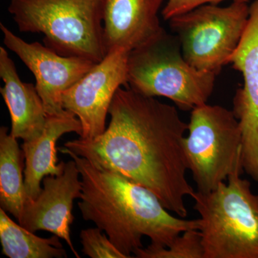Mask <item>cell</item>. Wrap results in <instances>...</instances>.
<instances>
[{
  "label": "cell",
  "instance_id": "1",
  "mask_svg": "<svg viewBox=\"0 0 258 258\" xmlns=\"http://www.w3.org/2000/svg\"><path fill=\"white\" fill-rule=\"evenodd\" d=\"M108 113L104 133L92 140L70 141L64 147L145 186L166 210L187 216L184 199L195 191L186 179L183 147L188 124L176 107L125 86L117 90Z\"/></svg>",
  "mask_w": 258,
  "mask_h": 258
},
{
  "label": "cell",
  "instance_id": "7",
  "mask_svg": "<svg viewBox=\"0 0 258 258\" xmlns=\"http://www.w3.org/2000/svg\"><path fill=\"white\" fill-rule=\"evenodd\" d=\"M249 18L247 3L205 5L169 20L184 58L198 71L218 74L229 64Z\"/></svg>",
  "mask_w": 258,
  "mask_h": 258
},
{
  "label": "cell",
  "instance_id": "16",
  "mask_svg": "<svg viewBox=\"0 0 258 258\" xmlns=\"http://www.w3.org/2000/svg\"><path fill=\"white\" fill-rule=\"evenodd\" d=\"M0 241L3 254L10 258L67 257L58 236L42 238L15 223L0 209Z\"/></svg>",
  "mask_w": 258,
  "mask_h": 258
},
{
  "label": "cell",
  "instance_id": "13",
  "mask_svg": "<svg viewBox=\"0 0 258 258\" xmlns=\"http://www.w3.org/2000/svg\"><path fill=\"white\" fill-rule=\"evenodd\" d=\"M0 77L4 87L0 92L9 109L15 139L30 142L38 138L46 124L47 114L41 97L32 83H24L5 47H0Z\"/></svg>",
  "mask_w": 258,
  "mask_h": 258
},
{
  "label": "cell",
  "instance_id": "14",
  "mask_svg": "<svg viewBox=\"0 0 258 258\" xmlns=\"http://www.w3.org/2000/svg\"><path fill=\"white\" fill-rule=\"evenodd\" d=\"M76 116L73 113L66 115H47L41 135L35 140L24 142L22 149L25 159L24 180L27 202L35 200L41 193L40 182L45 176H57L63 171L64 161L56 164V143L62 136L71 132L81 137L82 125Z\"/></svg>",
  "mask_w": 258,
  "mask_h": 258
},
{
  "label": "cell",
  "instance_id": "11",
  "mask_svg": "<svg viewBox=\"0 0 258 258\" xmlns=\"http://www.w3.org/2000/svg\"><path fill=\"white\" fill-rule=\"evenodd\" d=\"M76 161L64 163V170L57 176L42 179L41 193L27 202L19 224L30 232L47 231L66 241L76 257L80 258L71 237L74 200L81 198L82 182Z\"/></svg>",
  "mask_w": 258,
  "mask_h": 258
},
{
  "label": "cell",
  "instance_id": "18",
  "mask_svg": "<svg viewBox=\"0 0 258 258\" xmlns=\"http://www.w3.org/2000/svg\"><path fill=\"white\" fill-rule=\"evenodd\" d=\"M102 231L98 227L81 231L83 253L91 258H126Z\"/></svg>",
  "mask_w": 258,
  "mask_h": 258
},
{
  "label": "cell",
  "instance_id": "10",
  "mask_svg": "<svg viewBox=\"0 0 258 258\" xmlns=\"http://www.w3.org/2000/svg\"><path fill=\"white\" fill-rule=\"evenodd\" d=\"M229 64L242 73L244 83L233 99V111L242 131L243 171L258 181V0L249 7L247 26Z\"/></svg>",
  "mask_w": 258,
  "mask_h": 258
},
{
  "label": "cell",
  "instance_id": "6",
  "mask_svg": "<svg viewBox=\"0 0 258 258\" xmlns=\"http://www.w3.org/2000/svg\"><path fill=\"white\" fill-rule=\"evenodd\" d=\"M191 111L185 158L198 191L209 193L242 161V131L233 111L224 107L206 103Z\"/></svg>",
  "mask_w": 258,
  "mask_h": 258
},
{
  "label": "cell",
  "instance_id": "19",
  "mask_svg": "<svg viewBox=\"0 0 258 258\" xmlns=\"http://www.w3.org/2000/svg\"><path fill=\"white\" fill-rule=\"evenodd\" d=\"M225 0H168L162 10L163 18L169 20L174 17L189 13L203 5H217ZM237 3H247L250 0H232Z\"/></svg>",
  "mask_w": 258,
  "mask_h": 258
},
{
  "label": "cell",
  "instance_id": "2",
  "mask_svg": "<svg viewBox=\"0 0 258 258\" xmlns=\"http://www.w3.org/2000/svg\"><path fill=\"white\" fill-rule=\"evenodd\" d=\"M81 174L82 193L79 208L86 221L106 232L126 258L143 247L147 236L156 247H168L183 232L198 230V220H186L168 212L155 194L125 176L95 166L67 148Z\"/></svg>",
  "mask_w": 258,
  "mask_h": 258
},
{
  "label": "cell",
  "instance_id": "8",
  "mask_svg": "<svg viewBox=\"0 0 258 258\" xmlns=\"http://www.w3.org/2000/svg\"><path fill=\"white\" fill-rule=\"evenodd\" d=\"M129 51L114 48L88 74L62 94L64 110L78 116L82 125L80 138L92 140L106 131L107 115L117 90L128 86Z\"/></svg>",
  "mask_w": 258,
  "mask_h": 258
},
{
  "label": "cell",
  "instance_id": "15",
  "mask_svg": "<svg viewBox=\"0 0 258 258\" xmlns=\"http://www.w3.org/2000/svg\"><path fill=\"white\" fill-rule=\"evenodd\" d=\"M23 151L17 139L0 128V206L19 220L27 202L23 180Z\"/></svg>",
  "mask_w": 258,
  "mask_h": 258
},
{
  "label": "cell",
  "instance_id": "12",
  "mask_svg": "<svg viewBox=\"0 0 258 258\" xmlns=\"http://www.w3.org/2000/svg\"><path fill=\"white\" fill-rule=\"evenodd\" d=\"M164 0H104L103 39L106 52L114 48L129 51L159 36L164 28L159 9Z\"/></svg>",
  "mask_w": 258,
  "mask_h": 258
},
{
  "label": "cell",
  "instance_id": "5",
  "mask_svg": "<svg viewBox=\"0 0 258 258\" xmlns=\"http://www.w3.org/2000/svg\"><path fill=\"white\" fill-rule=\"evenodd\" d=\"M216 76L191 66L177 37L165 30L128 54V87L146 96L166 97L183 111L206 104Z\"/></svg>",
  "mask_w": 258,
  "mask_h": 258
},
{
  "label": "cell",
  "instance_id": "9",
  "mask_svg": "<svg viewBox=\"0 0 258 258\" xmlns=\"http://www.w3.org/2000/svg\"><path fill=\"white\" fill-rule=\"evenodd\" d=\"M5 46L15 52L36 80L37 93L48 115H66L62 94L96 66V62L78 57H67L35 42L28 43L0 23Z\"/></svg>",
  "mask_w": 258,
  "mask_h": 258
},
{
  "label": "cell",
  "instance_id": "3",
  "mask_svg": "<svg viewBox=\"0 0 258 258\" xmlns=\"http://www.w3.org/2000/svg\"><path fill=\"white\" fill-rule=\"evenodd\" d=\"M242 161L209 193L194 191L204 258H258V195L242 179Z\"/></svg>",
  "mask_w": 258,
  "mask_h": 258
},
{
  "label": "cell",
  "instance_id": "4",
  "mask_svg": "<svg viewBox=\"0 0 258 258\" xmlns=\"http://www.w3.org/2000/svg\"><path fill=\"white\" fill-rule=\"evenodd\" d=\"M104 0H11L8 11L22 32L45 35L49 48L98 63L107 52Z\"/></svg>",
  "mask_w": 258,
  "mask_h": 258
},
{
  "label": "cell",
  "instance_id": "17",
  "mask_svg": "<svg viewBox=\"0 0 258 258\" xmlns=\"http://www.w3.org/2000/svg\"><path fill=\"white\" fill-rule=\"evenodd\" d=\"M139 258H204L201 235L198 230L185 231L169 247H156L149 244L134 253Z\"/></svg>",
  "mask_w": 258,
  "mask_h": 258
}]
</instances>
